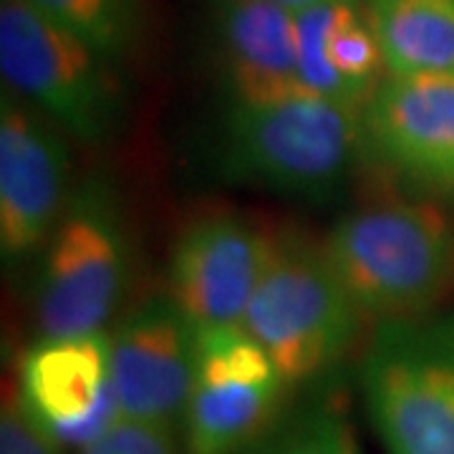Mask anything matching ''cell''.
I'll list each match as a JSON object with an SVG mask.
<instances>
[{"mask_svg":"<svg viewBox=\"0 0 454 454\" xmlns=\"http://www.w3.org/2000/svg\"><path fill=\"white\" fill-rule=\"evenodd\" d=\"M270 250L273 238L235 212L195 217L175 238L167 293L197 328L243 325Z\"/></svg>","mask_w":454,"mask_h":454,"instance_id":"7c38bea8","label":"cell"},{"mask_svg":"<svg viewBox=\"0 0 454 454\" xmlns=\"http://www.w3.org/2000/svg\"><path fill=\"white\" fill-rule=\"evenodd\" d=\"M273 3H278V5L286 8V11H291L293 16H295V13H301V11H306V8L321 5V3H331V0H273Z\"/></svg>","mask_w":454,"mask_h":454,"instance_id":"ffe728a7","label":"cell"},{"mask_svg":"<svg viewBox=\"0 0 454 454\" xmlns=\"http://www.w3.org/2000/svg\"><path fill=\"white\" fill-rule=\"evenodd\" d=\"M361 109L309 89L255 101L227 98L217 164L232 182L325 200L339 192L364 154Z\"/></svg>","mask_w":454,"mask_h":454,"instance_id":"6da1fadb","label":"cell"},{"mask_svg":"<svg viewBox=\"0 0 454 454\" xmlns=\"http://www.w3.org/2000/svg\"><path fill=\"white\" fill-rule=\"evenodd\" d=\"M82 454H116V447H114L112 437H104L94 444H89V447H83Z\"/></svg>","mask_w":454,"mask_h":454,"instance_id":"44dd1931","label":"cell"},{"mask_svg":"<svg viewBox=\"0 0 454 454\" xmlns=\"http://www.w3.org/2000/svg\"><path fill=\"white\" fill-rule=\"evenodd\" d=\"M250 454H361V447L339 409L318 406L258 442Z\"/></svg>","mask_w":454,"mask_h":454,"instance_id":"e0dca14e","label":"cell"},{"mask_svg":"<svg viewBox=\"0 0 454 454\" xmlns=\"http://www.w3.org/2000/svg\"><path fill=\"white\" fill-rule=\"evenodd\" d=\"M129 262V232L114 184L98 175L83 177L41 253L33 295L41 336L104 331L124 298Z\"/></svg>","mask_w":454,"mask_h":454,"instance_id":"5b68a950","label":"cell"},{"mask_svg":"<svg viewBox=\"0 0 454 454\" xmlns=\"http://www.w3.org/2000/svg\"><path fill=\"white\" fill-rule=\"evenodd\" d=\"M51 442L20 404L18 394L5 399L0 417V454H56Z\"/></svg>","mask_w":454,"mask_h":454,"instance_id":"ac0fdd59","label":"cell"},{"mask_svg":"<svg viewBox=\"0 0 454 454\" xmlns=\"http://www.w3.org/2000/svg\"><path fill=\"white\" fill-rule=\"evenodd\" d=\"M286 381L243 325L197 328L195 379L184 409L187 454H240L273 419Z\"/></svg>","mask_w":454,"mask_h":454,"instance_id":"52a82bcc","label":"cell"},{"mask_svg":"<svg viewBox=\"0 0 454 454\" xmlns=\"http://www.w3.org/2000/svg\"><path fill=\"white\" fill-rule=\"evenodd\" d=\"M361 389L387 454H454V318L381 321Z\"/></svg>","mask_w":454,"mask_h":454,"instance_id":"8992f818","label":"cell"},{"mask_svg":"<svg viewBox=\"0 0 454 454\" xmlns=\"http://www.w3.org/2000/svg\"><path fill=\"white\" fill-rule=\"evenodd\" d=\"M364 318L324 243L298 232L273 238L243 328L265 348L288 387L313 381L348 356Z\"/></svg>","mask_w":454,"mask_h":454,"instance_id":"3957f363","label":"cell"},{"mask_svg":"<svg viewBox=\"0 0 454 454\" xmlns=\"http://www.w3.org/2000/svg\"><path fill=\"white\" fill-rule=\"evenodd\" d=\"M391 76L454 74V0H361Z\"/></svg>","mask_w":454,"mask_h":454,"instance_id":"9a60e30c","label":"cell"},{"mask_svg":"<svg viewBox=\"0 0 454 454\" xmlns=\"http://www.w3.org/2000/svg\"><path fill=\"white\" fill-rule=\"evenodd\" d=\"M18 399L56 447H89L121 422L112 379V336L35 340L20 358Z\"/></svg>","mask_w":454,"mask_h":454,"instance_id":"30bf717a","label":"cell"},{"mask_svg":"<svg viewBox=\"0 0 454 454\" xmlns=\"http://www.w3.org/2000/svg\"><path fill=\"white\" fill-rule=\"evenodd\" d=\"M227 98L255 101L303 89L295 16L273 0H210Z\"/></svg>","mask_w":454,"mask_h":454,"instance_id":"4fadbf2b","label":"cell"},{"mask_svg":"<svg viewBox=\"0 0 454 454\" xmlns=\"http://www.w3.org/2000/svg\"><path fill=\"white\" fill-rule=\"evenodd\" d=\"M0 68L18 97L79 145H112L124 124L114 61L26 0L0 3Z\"/></svg>","mask_w":454,"mask_h":454,"instance_id":"277c9868","label":"cell"},{"mask_svg":"<svg viewBox=\"0 0 454 454\" xmlns=\"http://www.w3.org/2000/svg\"><path fill=\"white\" fill-rule=\"evenodd\" d=\"M116 454H179L172 429L139 422H119L109 434Z\"/></svg>","mask_w":454,"mask_h":454,"instance_id":"d6986e66","label":"cell"},{"mask_svg":"<svg viewBox=\"0 0 454 454\" xmlns=\"http://www.w3.org/2000/svg\"><path fill=\"white\" fill-rule=\"evenodd\" d=\"M298 79L313 94L364 106L384 66L361 0H331L295 13Z\"/></svg>","mask_w":454,"mask_h":454,"instance_id":"5bb4252c","label":"cell"},{"mask_svg":"<svg viewBox=\"0 0 454 454\" xmlns=\"http://www.w3.org/2000/svg\"><path fill=\"white\" fill-rule=\"evenodd\" d=\"M64 131L16 91L0 101V258L16 270L51 240L71 200Z\"/></svg>","mask_w":454,"mask_h":454,"instance_id":"ba28073f","label":"cell"},{"mask_svg":"<svg viewBox=\"0 0 454 454\" xmlns=\"http://www.w3.org/2000/svg\"><path fill=\"white\" fill-rule=\"evenodd\" d=\"M197 325L169 293H152L112 336V379L121 422L172 429L195 379Z\"/></svg>","mask_w":454,"mask_h":454,"instance_id":"8fae6325","label":"cell"},{"mask_svg":"<svg viewBox=\"0 0 454 454\" xmlns=\"http://www.w3.org/2000/svg\"><path fill=\"white\" fill-rule=\"evenodd\" d=\"M324 250L366 318H422L454 283V223L429 200L343 215Z\"/></svg>","mask_w":454,"mask_h":454,"instance_id":"7a4b0ae2","label":"cell"},{"mask_svg":"<svg viewBox=\"0 0 454 454\" xmlns=\"http://www.w3.org/2000/svg\"><path fill=\"white\" fill-rule=\"evenodd\" d=\"M35 11L79 35L101 56L119 64L139 33L137 0H26Z\"/></svg>","mask_w":454,"mask_h":454,"instance_id":"2e32d148","label":"cell"},{"mask_svg":"<svg viewBox=\"0 0 454 454\" xmlns=\"http://www.w3.org/2000/svg\"><path fill=\"white\" fill-rule=\"evenodd\" d=\"M364 154L419 195H454V74L387 76L361 109Z\"/></svg>","mask_w":454,"mask_h":454,"instance_id":"9c48e42d","label":"cell"}]
</instances>
